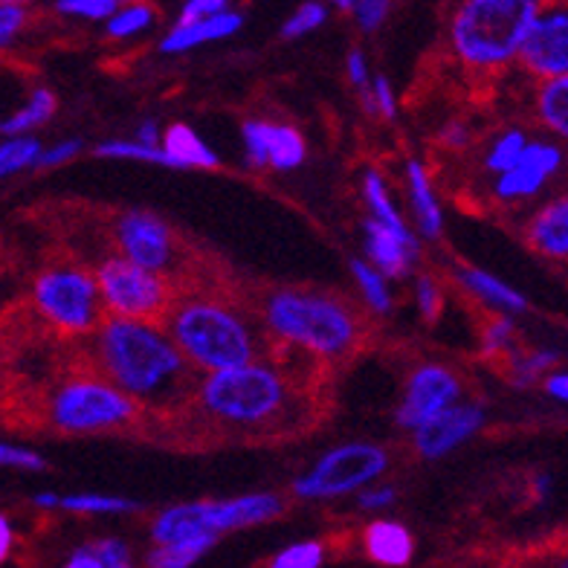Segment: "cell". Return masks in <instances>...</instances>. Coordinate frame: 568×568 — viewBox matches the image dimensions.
I'll use <instances>...</instances> for the list:
<instances>
[{
  "mask_svg": "<svg viewBox=\"0 0 568 568\" xmlns=\"http://www.w3.org/2000/svg\"><path fill=\"white\" fill-rule=\"evenodd\" d=\"M97 374L125 392L136 406L183 404L192 397V366L165 334L163 322H134L105 316L90 334Z\"/></svg>",
  "mask_w": 568,
  "mask_h": 568,
  "instance_id": "obj_1",
  "label": "cell"
},
{
  "mask_svg": "<svg viewBox=\"0 0 568 568\" xmlns=\"http://www.w3.org/2000/svg\"><path fill=\"white\" fill-rule=\"evenodd\" d=\"M163 328L201 377L247 366L262 359L264 352L258 320L221 293L192 291L174 296L169 314L163 316Z\"/></svg>",
  "mask_w": 568,
  "mask_h": 568,
  "instance_id": "obj_2",
  "label": "cell"
},
{
  "mask_svg": "<svg viewBox=\"0 0 568 568\" xmlns=\"http://www.w3.org/2000/svg\"><path fill=\"white\" fill-rule=\"evenodd\" d=\"M264 337L307 357L343 359L363 337V320L337 293L316 287H273L258 302Z\"/></svg>",
  "mask_w": 568,
  "mask_h": 568,
  "instance_id": "obj_3",
  "label": "cell"
},
{
  "mask_svg": "<svg viewBox=\"0 0 568 568\" xmlns=\"http://www.w3.org/2000/svg\"><path fill=\"white\" fill-rule=\"evenodd\" d=\"M195 406L217 426L267 429L291 418L296 409V383L276 359L203 374L195 383Z\"/></svg>",
  "mask_w": 568,
  "mask_h": 568,
  "instance_id": "obj_4",
  "label": "cell"
},
{
  "mask_svg": "<svg viewBox=\"0 0 568 568\" xmlns=\"http://www.w3.org/2000/svg\"><path fill=\"white\" fill-rule=\"evenodd\" d=\"M537 9V0H464L447 23L449 53L473 73L514 68Z\"/></svg>",
  "mask_w": 568,
  "mask_h": 568,
  "instance_id": "obj_5",
  "label": "cell"
},
{
  "mask_svg": "<svg viewBox=\"0 0 568 568\" xmlns=\"http://www.w3.org/2000/svg\"><path fill=\"white\" fill-rule=\"evenodd\" d=\"M140 406L102 374H73L47 400V420L55 433L99 435L128 429L140 420Z\"/></svg>",
  "mask_w": 568,
  "mask_h": 568,
  "instance_id": "obj_6",
  "label": "cell"
},
{
  "mask_svg": "<svg viewBox=\"0 0 568 568\" xmlns=\"http://www.w3.org/2000/svg\"><path fill=\"white\" fill-rule=\"evenodd\" d=\"M389 449L377 442H343L325 449L305 473L293 479L291 490L302 501H337L383 481L389 473Z\"/></svg>",
  "mask_w": 568,
  "mask_h": 568,
  "instance_id": "obj_7",
  "label": "cell"
},
{
  "mask_svg": "<svg viewBox=\"0 0 568 568\" xmlns=\"http://www.w3.org/2000/svg\"><path fill=\"white\" fill-rule=\"evenodd\" d=\"M30 293L36 314L61 334L90 337L105 320L97 276L82 264H50L32 278Z\"/></svg>",
  "mask_w": 568,
  "mask_h": 568,
  "instance_id": "obj_8",
  "label": "cell"
},
{
  "mask_svg": "<svg viewBox=\"0 0 568 568\" xmlns=\"http://www.w3.org/2000/svg\"><path fill=\"white\" fill-rule=\"evenodd\" d=\"M93 276H97L105 316H116V320L163 322L178 296L169 278L136 267L116 253L105 255L93 270Z\"/></svg>",
  "mask_w": 568,
  "mask_h": 568,
  "instance_id": "obj_9",
  "label": "cell"
},
{
  "mask_svg": "<svg viewBox=\"0 0 568 568\" xmlns=\"http://www.w3.org/2000/svg\"><path fill=\"white\" fill-rule=\"evenodd\" d=\"M464 400L462 374L447 363L424 359L406 374L404 392L395 406V424L404 433H415L447 409Z\"/></svg>",
  "mask_w": 568,
  "mask_h": 568,
  "instance_id": "obj_10",
  "label": "cell"
},
{
  "mask_svg": "<svg viewBox=\"0 0 568 568\" xmlns=\"http://www.w3.org/2000/svg\"><path fill=\"white\" fill-rule=\"evenodd\" d=\"M116 255L169 278L180 267V241L172 224L149 210H125L113 217Z\"/></svg>",
  "mask_w": 568,
  "mask_h": 568,
  "instance_id": "obj_11",
  "label": "cell"
},
{
  "mask_svg": "<svg viewBox=\"0 0 568 568\" xmlns=\"http://www.w3.org/2000/svg\"><path fill=\"white\" fill-rule=\"evenodd\" d=\"M566 149L548 136H531L514 169L490 180V197L501 206H523L537 201L554 180L566 172Z\"/></svg>",
  "mask_w": 568,
  "mask_h": 568,
  "instance_id": "obj_12",
  "label": "cell"
},
{
  "mask_svg": "<svg viewBox=\"0 0 568 568\" xmlns=\"http://www.w3.org/2000/svg\"><path fill=\"white\" fill-rule=\"evenodd\" d=\"M516 64L534 82L568 75V3H539Z\"/></svg>",
  "mask_w": 568,
  "mask_h": 568,
  "instance_id": "obj_13",
  "label": "cell"
},
{
  "mask_svg": "<svg viewBox=\"0 0 568 568\" xmlns=\"http://www.w3.org/2000/svg\"><path fill=\"white\" fill-rule=\"evenodd\" d=\"M241 142H244V160L250 169L264 172H296L307 160V140L300 128L291 122L273 120H247L241 125Z\"/></svg>",
  "mask_w": 568,
  "mask_h": 568,
  "instance_id": "obj_14",
  "label": "cell"
},
{
  "mask_svg": "<svg viewBox=\"0 0 568 568\" xmlns=\"http://www.w3.org/2000/svg\"><path fill=\"white\" fill-rule=\"evenodd\" d=\"M485 426V404L464 397L462 404H456L453 409H447L444 415H438V418L429 420L426 426L415 429V433L409 435L412 449H415V456L424 458V462H442V458L453 456L458 447L473 442Z\"/></svg>",
  "mask_w": 568,
  "mask_h": 568,
  "instance_id": "obj_15",
  "label": "cell"
},
{
  "mask_svg": "<svg viewBox=\"0 0 568 568\" xmlns=\"http://www.w3.org/2000/svg\"><path fill=\"white\" fill-rule=\"evenodd\" d=\"M197 510H201L206 531L221 539L230 531L273 523L287 510V501L273 490H255V494L230 496V499H197Z\"/></svg>",
  "mask_w": 568,
  "mask_h": 568,
  "instance_id": "obj_16",
  "label": "cell"
},
{
  "mask_svg": "<svg viewBox=\"0 0 568 568\" xmlns=\"http://www.w3.org/2000/svg\"><path fill=\"white\" fill-rule=\"evenodd\" d=\"M363 250H366V262L389 282H395V278H406L412 273V264L418 262L420 255V241L415 230H389V226L366 217L363 221Z\"/></svg>",
  "mask_w": 568,
  "mask_h": 568,
  "instance_id": "obj_17",
  "label": "cell"
},
{
  "mask_svg": "<svg viewBox=\"0 0 568 568\" xmlns=\"http://www.w3.org/2000/svg\"><path fill=\"white\" fill-rule=\"evenodd\" d=\"M525 244L548 262H568V192L548 197L523 226Z\"/></svg>",
  "mask_w": 568,
  "mask_h": 568,
  "instance_id": "obj_18",
  "label": "cell"
},
{
  "mask_svg": "<svg viewBox=\"0 0 568 568\" xmlns=\"http://www.w3.org/2000/svg\"><path fill=\"white\" fill-rule=\"evenodd\" d=\"M241 30H244V12L232 7L226 9V12H217V16L212 18H203V21L172 23L169 32L160 38L158 47L163 55H183L197 50V47L226 41V38L239 36Z\"/></svg>",
  "mask_w": 568,
  "mask_h": 568,
  "instance_id": "obj_19",
  "label": "cell"
},
{
  "mask_svg": "<svg viewBox=\"0 0 568 568\" xmlns=\"http://www.w3.org/2000/svg\"><path fill=\"white\" fill-rule=\"evenodd\" d=\"M453 278L462 287L467 296L479 302V305L490 307L494 314L501 316H523L528 311V300H525V293L519 287H514L510 282L499 278L490 270H481L476 264H458L453 270Z\"/></svg>",
  "mask_w": 568,
  "mask_h": 568,
  "instance_id": "obj_20",
  "label": "cell"
},
{
  "mask_svg": "<svg viewBox=\"0 0 568 568\" xmlns=\"http://www.w3.org/2000/svg\"><path fill=\"white\" fill-rule=\"evenodd\" d=\"M404 180H406V195H409L412 217H415V235H424L426 241H442L444 235V206L438 201V192H435L433 174L420 160L409 158L404 165Z\"/></svg>",
  "mask_w": 568,
  "mask_h": 568,
  "instance_id": "obj_21",
  "label": "cell"
},
{
  "mask_svg": "<svg viewBox=\"0 0 568 568\" xmlns=\"http://www.w3.org/2000/svg\"><path fill=\"white\" fill-rule=\"evenodd\" d=\"M160 151H163L165 169H180V172L183 169H201V172L221 169V154L186 122H172L169 128H163Z\"/></svg>",
  "mask_w": 568,
  "mask_h": 568,
  "instance_id": "obj_22",
  "label": "cell"
},
{
  "mask_svg": "<svg viewBox=\"0 0 568 568\" xmlns=\"http://www.w3.org/2000/svg\"><path fill=\"white\" fill-rule=\"evenodd\" d=\"M363 548L368 560L383 568H406L415 557V537L397 519H372L363 528Z\"/></svg>",
  "mask_w": 568,
  "mask_h": 568,
  "instance_id": "obj_23",
  "label": "cell"
},
{
  "mask_svg": "<svg viewBox=\"0 0 568 568\" xmlns=\"http://www.w3.org/2000/svg\"><path fill=\"white\" fill-rule=\"evenodd\" d=\"M531 113L537 125L542 128V136L568 145V75L551 79V82H537L531 93Z\"/></svg>",
  "mask_w": 568,
  "mask_h": 568,
  "instance_id": "obj_24",
  "label": "cell"
},
{
  "mask_svg": "<svg viewBox=\"0 0 568 568\" xmlns=\"http://www.w3.org/2000/svg\"><path fill=\"white\" fill-rule=\"evenodd\" d=\"M531 136V131L523 125L499 128V131L485 142V149H481V172L494 180L499 178V174L508 172V169H514V165L519 163V158L525 154V149H528Z\"/></svg>",
  "mask_w": 568,
  "mask_h": 568,
  "instance_id": "obj_25",
  "label": "cell"
},
{
  "mask_svg": "<svg viewBox=\"0 0 568 568\" xmlns=\"http://www.w3.org/2000/svg\"><path fill=\"white\" fill-rule=\"evenodd\" d=\"M501 363H505L508 381L519 389H528V386H539L557 368L560 354L554 348H523V345H516Z\"/></svg>",
  "mask_w": 568,
  "mask_h": 568,
  "instance_id": "obj_26",
  "label": "cell"
},
{
  "mask_svg": "<svg viewBox=\"0 0 568 568\" xmlns=\"http://www.w3.org/2000/svg\"><path fill=\"white\" fill-rule=\"evenodd\" d=\"M359 192H363V201H366L372 221L389 226V230H412L409 221L397 210L389 180H386V174L381 169H366L363 172V178H359Z\"/></svg>",
  "mask_w": 568,
  "mask_h": 568,
  "instance_id": "obj_27",
  "label": "cell"
},
{
  "mask_svg": "<svg viewBox=\"0 0 568 568\" xmlns=\"http://www.w3.org/2000/svg\"><path fill=\"white\" fill-rule=\"evenodd\" d=\"M348 270H352L354 287H357L363 305L368 307V314L392 316V311H395V291H392L389 278L377 273L366 258H352Z\"/></svg>",
  "mask_w": 568,
  "mask_h": 568,
  "instance_id": "obj_28",
  "label": "cell"
},
{
  "mask_svg": "<svg viewBox=\"0 0 568 568\" xmlns=\"http://www.w3.org/2000/svg\"><path fill=\"white\" fill-rule=\"evenodd\" d=\"M59 111V99L50 88H32L21 108L3 120V136H32V131L53 120Z\"/></svg>",
  "mask_w": 568,
  "mask_h": 568,
  "instance_id": "obj_29",
  "label": "cell"
},
{
  "mask_svg": "<svg viewBox=\"0 0 568 568\" xmlns=\"http://www.w3.org/2000/svg\"><path fill=\"white\" fill-rule=\"evenodd\" d=\"M59 510L82 516H116V514H140L142 505L131 496L97 494V490H82V494H61Z\"/></svg>",
  "mask_w": 568,
  "mask_h": 568,
  "instance_id": "obj_30",
  "label": "cell"
},
{
  "mask_svg": "<svg viewBox=\"0 0 568 568\" xmlns=\"http://www.w3.org/2000/svg\"><path fill=\"white\" fill-rule=\"evenodd\" d=\"M44 142L38 136H3L0 140V180L38 169Z\"/></svg>",
  "mask_w": 568,
  "mask_h": 568,
  "instance_id": "obj_31",
  "label": "cell"
},
{
  "mask_svg": "<svg viewBox=\"0 0 568 568\" xmlns=\"http://www.w3.org/2000/svg\"><path fill=\"white\" fill-rule=\"evenodd\" d=\"M158 9L151 7V3H122L105 21V36L113 38V41L140 38L158 23Z\"/></svg>",
  "mask_w": 568,
  "mask_h": 568,
  "instance_id": "obj_32",
  "label": "cell"
},
{
  "mask_svg": "<svg viewBox=\"0 0 568 568\" xmlns=\"http://www.w3.org/2000/svg\"><path fill=\"white\" fill-rule=\"evenodd\" d=\"M519 345L514 316L494 314L479 331V354L485 359H505Z\"/></svg>",
  "mask_w": 568,
  "mask_h": 568,
  "instance_id": "obj_33",
  "label": "cell"
},
{
  "mask_svg": "<svg viewBox=\"0 0 568 568\" xmlns=\"http://www.w3.org/2000/svg\"><path fill=\"white\" fill-rule=\"evenodd\" d=\"M217 542H180V546H151L145 554V568H192L215 548Z\"/></svg>",
  "mask_w": 568,
  "mask_h": 568,
  "instance_id": "obj_34",
  "label": "cell"
},
{
  "mask_svg": "<svg viewBox=\"0 0 568 568\" xmlns=\"http://www.w3.org/2000/svg\"><path fill=\"white\" fill-rule=\"evenodd\" d=\"M325 21H328V7L320 3V0H305V3L293 9L291 16L284 18L282 27H278V36L284 41H300V38H307L311 32L325 27Z\"/></svg>",
  "mask_w": 568,
  "mask_h": 568,
  "instance_id": "obj_35",
  "label": "cell"
},
{
  "mask_svg": "<svg viewBox=\"0 0 568 568\" xmlns=\"http://www.w3.org/2000/svg\"><path fill=\"white\" fill-rule=\"evenodd\" d=\"M325 560H328V548L322 539H300L273 554L267 568H322Z\"/></svg>",
  "mask_w": 568,
  "mask_h": 568,
  "instance_id": "obj_36",
  "label": "cell"
},
{
  "mask_svg": "<svg viewBox=\"0 0 568 568\" xmlns=\"http://www.w3.org/2000/svg\"><path fill=\"white\" fill-rule=\"evenodd\" d=\"M412 300H415V311L424 322H438L444 314V287L433 273H420L412 282Z\"/></svg>",
  "mask_w": 568,
  "mask_h": 568,
  "instance_id": "obj_37",
  "label": "cell"
},
{
  "mask_svg": "<svg viewBox=\"0 0 568 568\" xmlns=\"http://www.w3.org/2000/svg\"><path fill=\"white\" fill-rule=\"evenodd\" d=\"M343 12L354 18L359 30L366 36H374V32L383 30V23L389 21L392 16V3L389 0H339L337 3Z\"/></svg>",
  "mask_w": 568,
  "mask_h": 568,
  "instance_id": "obj_38",
  "label": "cell"
},
{
  "mask_svg": "<svg viewBox=\"0 0 568 568\" xmlns=\"http://www.w3.org/2000/svg\"><path fill=\"white\" fill-rule=\"evenodd\" d=\"M363 108H366L368 116H383V120H397V111H400V105H397V93L395 88H392L389 75H372V84H368V90L363 93Z\"/></svg>",
  "mask_w": 568,
  "mask_h": 568,
  "instance_id": "obj_39",
  "label": "cell"
},
{
  "mask_svg": "<svg viewBox=\"0 0 568 568\" xmlns=\"http://www.w3.org/2000/svg\"><path fill=\"white\" fill-rule=\"evenodd\" d=\"M120 0H55L53 9L64 18H79V21L105 23L108 18L120 9Z\"/></svg>",
  "mask_w": 568,
  "mask_h": 568,
  "instance_id": "obj_40",
  "label": "cell"
},
{
  "mask_svg": "<svg viewBox=\"0 0 568 568\" xmlns=\"http://www.w3.org/2000/svg\"><path fill=\"white\" fill-rule=\"evenodd\" d=\"M30 27V7L18 0H0V50H7Z\"/></svg>",
  "mask_w": 568,
  "mask_h": 568,
  "instance_id": "obj_41",
  "label": "cell"
},
{
  "mask_svg": "<svg viewBox=\"0 0 568 568\" xmlns=\"http://www.w3.org/2000/svg\"><path fill=\"white\" fill-rule=\"evenodd\" d=\"M21 470V473H44L47 458L38 449L27 447V444L0 442V470Z\"/></svg>",
  "mask_w": 568,
  "mask_h": 568,
  "instance_id": "obj_42",
  "label": "cell"
},
{
  "mask_svg": "<svg viewBox=\"0 0 568 568\" xmlns=\"http://www.w3.org/2000/svg\"><path fill=\"white\" fill-rule=\"evenodd\" d=\"M84 142L79 136H70V140H59L53 145H44L41 151V160H38V169H61V165L73 163L79 154H82Z\"/></svg>",
  "mask_w": 568,
  "mask_h": 568,
  "instance_id": "obj_43",
  "label": "cell"
},
{
  "mask_svg": "<svg viewBox=\"0 0 568 568\" xmlns=\"http://www.w3.org/2000/svg\"><path fill=\"white\" fill-rule=\"evenodd\" d=\"M354 499H357V508L363 510V514H383V510H389L392 505L397 501V490H395V485L377 481V485L366 487V490H359Z\"/></svg>",
  "mask_w": 568,
  "mask_h": 568,
  "instance_id": "obj_44",
  "label": "cell"
},
{
  "mask_svg": "<svg viewBox=\"0 0 568 568\" xmlns=\"http://www.w3.org/2000/svg\"><path fill=\"white\" fill-rule=\"evenodd\" d=\"M93 551L99 554V560L105 568H136L134 560H131V548L120 537L99 539V542H93Z\"/></svg>",
  "mask_w": 568,
  "mask_h": 568,
  "instance_id": "obj_45",
  "label": "cell"
},
{
  "mask_svg": "<svg viewBox=\"0 0 568 568\" xmlns=\"http://www.w3.org/2000/svg\"><path fill=\"white\" fill-rule=\"evenodd\" d=\"M226 9H232L230 0H186V3L180 7L174 23L203 21V18H212L217 16V12H226Z\"/></svg>",
  "mask_w": 568,
  "mask_h": 568,
  "instance_id": "obj_46",
  "label": "cell"
},
{
  "mask_svg": "<svg viewBox=\"0 0 568 568\" xmlns=\"http://www.w3.org/2000/svg\"><path fill=\"white\" fill-rule=\"evenodd\" d=\"M345 75H348V82L359 90V93H366L368 84H372V68H368V59L363 53V47H352L348 53H345Z\"/></svg>",
  "mask_w": 568,
  "mask_h": 568,
  "instance_id": "obj_47",
  "label": "cell"
},
{
  "mask_svg": "<svg viewBox=\"0 0 568 568\" xmlns=\"http://www.w3.org/2000/svg\"><path fill=\"white\" fill-rule=\"evenodd\" d=\"M438 140H442L444 149L449 151H464V149H470V142H473V134H470V125L467 122H444V128L438 131Z\"/></svg>",
  "mask_w": 568,
  "mask_h": 568,
  "instance_id": "obj_48",
  "label": "cell"
},
{
  "mask_svg": "<svg viewBox=\"0 0 568 568\" xmlns=\"http://www.w3.org/2000/svg\"><path fill=\"white\" fill-rule=\"evenodd\" d=\"M539 386H542V392H546L551 400L568 406V372H566V368H554L546 381L539 383Z\"/></svg>",
  "mask_w": 568,
  "mask_h": 568,
  "instance_id": "obj_49",
  "label": "cell"
},
{
  "mask_svg": "<svg viewBox=\"0 0 568 568\" xmlns=\"http://www.w3.org/2000/svg\"><path fill=\"white\" fill-rule=\"evenodd\" d=\"M523 568H568V548L566 546L548 548V551L537 554V557Z\"/></svg>",
  "mask_w": 568,
  "mask_h": 568,
  "instance_id": "obj_50",
  "label": "cell"
},
{
  "mask_svg": "<svg viewBox=\"0 0 568 568\" xmlns=\"http://www.w3.org/2000/svg\"><path fill=\"white\" fill-rule=\"evenodd\" d=\"M61 568H105L102 560H99V554L93 551V546H79L75 551H70V557L64 560Z\"/></svg>",
  "mask_w": 568,
  "mask_h": 568,
  "instance_id": "obj_51",
  "label": "cell"
},
{
  "mask_svg": "<svg viewBox=\"0 0 568 568\" xmlns=\"http://www.w3.org/2000/svg\"><path fill=\"white\" fill-rule=\"evenodd\" d=\"M160 140H163V128H160L158 120H142L140 125H136L134 142L149 145V149H160Z\"/></svg>",
  "mask_w": 568,
  "mask_h": 568,
  "instance_id": "obj_52",
  "label": "cell"
},
{
  "mask_svg": "<svg viewBox=\"0 0 568 568\" xmlns=\"http://www.w3.org/2000/svg\"><path fill=\"white\" fill-rule=\"evenodd\" d=\"M16 548V528L7 514H0V562H7Z\"/></svg>",
  "mask_w": 568,
  "mask_h": 568,
  "instance_id": "obj_53",
  "label": "cell"
},
{
  "mask_svg": "<svg viewBox=\"0 0 568 568\" xmlns=\"http://www.w3.org/2000/svg\"><path fill=\"white\" fill-rule=\"evenodd\" d=\"M30 501H32V508L38 510H59L61 494H55V490H38Z\"/></svg>",
  "mask_w": 568,
  "mask_h": 568,
  "instance_id": "obj_54",
  "label": "cell"
},
{
  "mask_svg": "<svg viewBox=\"0 0 568 568\" xmlns=\"http://www.w3.org/2000/svg\"><path fill=\"white\" fill-rule=\"evenodd\" d=\"M531 487H534V496H537L539 501H546L554 490V479L548 476V473H534Z\"/></svg>",
  "mask_w": 568,
  "mask_h": 568,
  "instance_id": "obj_55",
  "label": "cell"
},
{
  "mask_svg": "<svg viewBox=\"0 0 568 568\" xmlns=\"http://www.w3.org/2000/svg\"><path fill=\"white\" fill-rule=\"evenodd\" d=\"M0 134H3V120H0Z\"/></svg>",
  "mask_w": 568,
  "mask_h": 568,
  "instance_id": "obj_56",
  "label": "cell"
},
{
  "mask_svg": "<svg viewBox=\"0 0 568 568\" xmlns=\"http://www.w3.org/2000/svg\"><path fill=\"white\" fill-rule=\"evenodd\" d=\"M501 568H523V566H501Z\"/></svg>",
  "mask_w": 568,
  "mask_h": 568,
  "instance_id": "obj_57",
  "label": "cell"
},
{
  "mask_svg": "<svg viewBox=\"0 0 568 568\" xmlns=\"http://www.w3.org/2000/svg\"><path fill=\"white\" fill-rule=\"evenodd\" d=\"M562 546H566V548H568V539H566V542H562Z\"/></svg>",
  "mask_w": 568,
  "mask_h": 568,
  "instance_id": "obj_58",
  "label": "cell"
}]
</instances>
